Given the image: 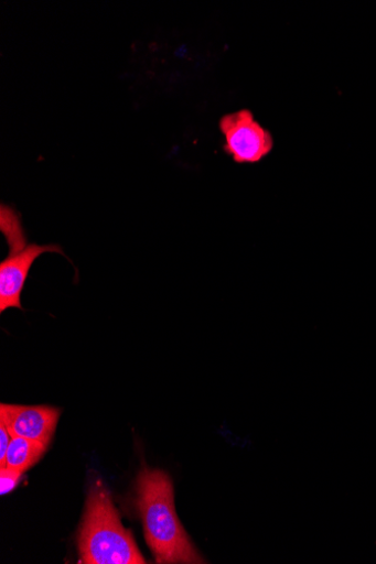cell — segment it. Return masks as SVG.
Masks as SVG:
<instances>
[{"label":"cell","mask_w":376,"mask_h":564,"mask_svg":"<svg viewBox=\"0 0 376 564\" xmlns=\"http://www.w3.org/2000/svg\"><path fill=\"white\" fill-rule=\"evenodd\" d=\"M174 499L173 481L166 473L142 469L137 480L136 505L155 562L204 563L179 519Z\"/></svg>","instance_id":"cell-1"},{"label":"cell","mask_w":376,"mask_h":564,"mask_svg":"<svg viewBox=\"0 0 376 564\" xmlns=\"http://www.w3.org/2000/svg\"><path fill=\"white\" fill-rule=\"evenodd\" d=\"M82 562L86 564H144L132 533L121 523L109 491L92 489L79 532Z\"/></svg>","instance_id":"cell-2"},{"label":"cell","mask_w":376,"mask_h":564,"mask_svg":"<svg viewBox=\"0 0 376 564\" xmlns=\"http://www.w3.org/2000/svg\"><path fill=\"white\" fill-rule=\"evenodd\" d=\"M0 230L10 247L8 258L0 263V313L11 307L23 311L21 303L29 273L34 262L45 252H65L60 245L29 243L18 213L2 204L0 209Z\"/></svg>","instance_id":"cell-3"},{"label":"cell","mask_w":376,"mask_h":564,"mask_svg":"<svg viewBox=\"0 0 376 564\" xmlns=\"http://www.w3.org/2000/svg\"><path fill=\"white\" fill-rule=\"evenodd\" d=\"M221 130L226 137L225 151L238 164H256L273 149L271 133L261 128L248 110L224 117Z\"/></svg>","instance_id":"cell-4"},{"label":"cell","mask_w":376,"mask_h":564,"mask_svg":"<svg viewBox=\"0 0 376 564\" xmlns=\"http://www.w3.org/2000/svg\"><path fill=\"white\" fill-rule=\"evenodd\" d=\"M62 413L63 410L56 406L2 403L0 424H3L13 437L37 441L49 446Z\"/></svg>","instance_id":"cell-5"},{"label":"cell","mask_w":376,"mask_h":564,"mask_svg":"<svg viewBox=\"0 0 376 564\" xmlns=\"http://www.w3.org/2000/svg\"><path fill=\"white\" fill-rule=\"evenodd\" d=\"M46 447L45 444L37 441L18 436L12 437L7 454L6 468L8 467L24 474L39 463Z\"/></svg>","instance_id":"cell-6"},{"label":"cell","mask_w":376,"mask_h":564,"mask_svg":"<svg viewBox=\"0 0 376 564\" xmlns=\"http://www.w3.org/2000/svg\"><path fill=\"white\" fill-rule=\"evenodd\" d=\"M23 473L11 468H0V495L6 496L12 492L19 485Z\"/></svg>","instance_id":"cell-7"},{"label":"cell","mask_w":376,"mask_h":564,"mask_svg":"<svg viewBox=\"0 0 376 564\" xmlns=\"http://www.w3.org/2000/svg\"><path fill=\"white\" fill-rule=\"evenodd\" d=\"M12 435L8 431V429L0 424V468H6L7 465V454L10 447Z\"/></svg>","instance_id":"cell-8"}]
</instances>
